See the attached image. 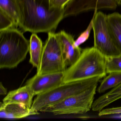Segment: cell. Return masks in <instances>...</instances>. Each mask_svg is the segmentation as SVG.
<instances>
[{
	"instance_id": "6da1fadb",
	"label": "cell",
	"mask_w": 121,
	"mask_h": 121,
	"mask_svg": "<svg viewBox=\"0 0 121 121\" xmlns=\"http://www.w3.org/2000/svg\"><path fill=\"white\" fill-rule=\"evenodd\" d=\"M20 27L33 33L55 30L64 18V8H51L49 0H17Z\"/></svg>"
},
{
	"instance_id": "7a4b0ae2",
	"label": "cell",
	"mask_w": 121,
	"mask_h": 121,
	"mask_svg": "<svg viewBox=\"0 0 121 121\" xmlns=\"http://www.w3.org/2000/svg\"><path fill=\"white\" fill-rule=\"evenodd\" d=\"M106 57L93 47L82 50L77 60L64 72L63 83L88 79L105 77L106 72Z\"/></svg>"
},
{
	"instance_id": "3957f363",
	"label": "cell",
	"mask_w": 121,
	"mask_h": 121,
	"mask_svg": "<svg viewBox=\"0 0 121 121\" xmlns=\"http://www.w3.org/2000/svg\"><path fill=\"white\" fill-rule=\"evenodd\" d=\"M30 41L15 27L0 31V68H14L29 52Z\"/></svg>"
},
{
	"instance_id": "277c9868",
	"label": "cell",
	"mask_w": 121,
	"mask_h": 121,
	"mask_svg": "<svg viewBox=\"0 0 121 121\" xmlns=\"http://www.w3.org/2000/svg\"><path fill=\"white\" fill-rule=\"evenodd\" d=\"M102 77H93L61 85L46 92L37 95L31 107V110L36 115L43 108L58 103L64 99L80 93L98 85Z\"/></svg>"
},
{
	"instance_id": "5b68a950",
	"label": "cell",
	"mask_w": 121,
	"mask_h": 121,
	"mask_svg": "<svg viewBox=\"0 0 121 121\" xmlns=\"http://www.w3.org/2000/svg\"><path fill=\"white\" fill-rule=\"evenodd\" d=\"M98 85L54 104L42 108L39 112L54 115L83 114L92 109Z\"/></svg>"
},
{
	"instance_id": "8992f818",
	"label": "cell",
	"mask_w": 121,
	"mask_h": 121,
	"mask_svg": "<svg viewBox=\"0 0 121 121\" xmlns=\"http://www.w3.org/2000/svg\"><path fill=\"white\" fill-rule=\"evenodd\" d=\"M67 67L59 37L57 33L49 32L43 46L40 66L36 74L41 75L64 72Z\"/></svg>"
},
{
	"instance_id": "52a82bcc",
	"label": "cell",
	"mask_w": 121,
	"mask_h": 121,
	"mask_svg": "<svg viewBox=\"0 0 121 121\" xmlns=\"http://www.w3.org/2000/svg\"><path fill=\"white\" fill-rule=\"evenodd\" d=\"M95 11L93 25L94 47L106 57L121 55L110 34L107 15L102 12Z\"/></svg>"
},
{
	"instance_id": "ba28073f",
	"label": "cell",
	"mask_w": 121,
	"mask_h": 121,
	"mask_svg": "<svg viewBox=\"0 0 121 121\" xmlns=\"http://www.w3.org/2000/svg\"><path fill=\"white\" fill-rule=\"evenodd\" d=\"M117 5L116 0H71L64 8V18L91 10L114 9Z\"/></svg>"
},
{
	"instance_id": "9c48e42d",
	"label": "cell",
	"mask_w": 121,
	"mask_h": 121,
	"mask_svg": "<svg viewBox=\"0 0 121 121\" xmlns=\"http://www.w3.org/2000/svg\"><path fill=\"white\" fill-rule=\"evenodd\" d=\"M64 72L44 75L36 74L27 81L26 85L31 88L35 95L46 92L63 83Z\"/></svg>"
},
{
	"instance_id": "30bf717a",
	"label": "cell",
	"mask_w": 121,
	"mask_h": 121,
	"mask_svg": "<svg viewBox=\"0 0 121 121\" xmlns=\"http://www.w3.org/2000/svg\"><path fill=\"white\" fill-rule=\"evenodd\" d=\"M60 41L65 63L66 66L73 64L80 57L82 49L75 46L73 37L64 31L57 33Z\"/></svg>"
},
{
	"instance_id": "8fae6325",
	"label": "cell",
	"mask_w": 121,
	"mask_h": 121,
	"mask_svg": "<svg viewBox=\"0 0 121 121\" xmlns=\"http://www.w3.org/2000/svg\"><path fill=\"white\" fill-rule=\"evenodd\" d=\"M34 96V94L30 87L26 85L18 89L10 91L3 99V102L19 103L31 109Z\"/></svg>"
},
{
	"instance_id": "7c38bea8",
	"label": "cell",
	"mask_w": 121,
	"mask_h": 121,
	"mask_svg": "<svg viewBox=\"0 0 121 121\" xmlns=\"http://www.w3.org/2000/svg\"><path fill=\"white\" fill-rule=\"evenodd\" d=\"M30 109L19 103H1L0 105V117L4 119H19L30 115H35Z\"/></svg>"
},
{
	"instance_id": "4fadbf2b",
	"label": "cell",
	"mask_w": 121,
	"mask_h": 121,
	"mask_svg": "<svg viewBox=\"0 0 121 121\" xmlns=\"http://www.w3.org/2000/svg\"><path fill=\"white\" fill-rule=\"evenodd\" d=\"M121 98V83L94 101L92 110L93 112H99L113 102Z\"/></svg>"
},
{
	"instance_id": "5bb4252c",
	"label": "cell",
	"mask_w": 121,
	"mask_h": 121,
	"mask_svg": "<svg viewBox=\"0 0 121 121\" xmlns=\"http://www.w3.org/2000/svg\"><path fill=\"white\" fill-rule=\"evenodd\" d=\"M43 46L42 41L36 34L33 33L30 40L29 62L38 70L40 66Z\"/></svg>"
},
{
	"instance_id": "9a60e30c",
	"label": "cell",
	"mask_w": 121,
	"mask_h": 121,
	"mask_svg": "<svg viewBox=\"0 0 121 121\" xmlns=\"http://www.w3.org/2000/svg\"><path fill=\"white\" fill-rule=\"evenodd\" d=\"M109 29L113 40L121 54V14L114 13L107 15Z\"/></svg>"
},
{
	"instance_id": "2e32d148",
	"label": "cell",
	"mask_w": 121,
	"mask_h": 121,
	"mask_svg": "<svg viewBox=\"0 0 121 121\" xmlns=\"http://www.w3.org/2000/svg\"><path fill=\"white\" fill-rule=\"evenodd\" d=\"M0 10L13 20L16 28L19 26V13L17 0H0Z\"/></svg>"
},
{
	"instance_id": "e0dca14e",
	"label": "cell",
	"mask_w": 121,
	"mask_h": 121,
	"mask_svg": "<svg viewBox=\"0 0 121 121\" xmlns=\"http://www.w3.org/2000/svg\"><path fill=\"white\" fill-rule=\"evenodd\" d=\"M102 81L98 89L97 92L101 93L115 87L121 83V72H112L109 73Z\"/></svg>"
},
{
	"instance_id": "ac0fdd59",
	"label": "cell",
	"mask_w": 121,
	"mask_h": 121,
	"mask_svg": "<svg viewBox=\"0 0 121 121\" xmlns=\"http://www.w3.org/2000/svg\"><path fill=\"white\" fill-rule=\"evenodd\" d=\"M107 73L112 72H121V54L117 56L106 57Z\"/></svg>"
},
{
	"instance_id": "d6986e66",
	"label": "cell",
	"mask_w": 121,
	"mask_h": 121,
	"mask_svg": "<svg viewBox=\"0 0 121 121\" xmlns=\"http://www.w3.org/2000/svg\"><path fill=\"white\" fill-rule=\"evenodd\" d=\"M13 27H15L13 20L6 13L0 10V31Z\"/></svg>"
},
{
	"instance_id": "ffe728a7",
	"label": "cell",
	"mask_w": 121,
	"mask_h": 121,
	"mask_svg": "<svg viewBox=\"0 0 121 121\" xmlns=\"http://www.w3.org/2000/svg\"><path fill=\"white\" fill-rule=\"evenodd\" d=\"M93 17L87 29L80 35L78 39L75 41L74 44L76 47H79L80 45L85 42L89 38L91 31L93 29Z\"/></svg>"
},
{
	"instance_id": "44dd1931",
	"label": "cell",
	"mask_w": 121,
	"mask_h": 121,
	"mask_svg": "<svg viewBox=\"0 0 121 121\" xmlns=\"http://www.w3.org/2000/svg\"><path fill=\"white\" fill-rule=\"evenodd\" d=\"M119 114H121V106L117 107L103 109L99 112L98 115L100 117H102L105 115Z\"/></svg>"
},
{
	"instance_id": "7402d4cb",
	"label": "cell",
	"mask_w": 121,
	"mask_h": 121,
	"mask_svg": "<svg viewBox=\"0 0 121 121\" xmlns=\"http://www.w3.org/2000/svg\"><path fill=\"white\" fill-rule=\"evenodd\" d=\"M71 0H49L51 8H63Z\"/></svg>"
},
{
	"instance_id": "603a6c76",
	"label": "cell",
	"mask_w": 121,
	"mask_h": 121,
	"mask_svg": "<svg viewBox=\"0 0 121 121\" xmlns=\"http://www.w3.org/2000/svg\"><path fill=\"white\" fill-rule=\"evenodd\" d=\"M7 90L3 85L2 82L0 83V95H7Z\"/></svg>"
},
{
	"instance_id": "cb8c5ba5",
	"label": "cell",
	"mask_w": 121,
	"mask_h": 121,
	"mask_svg": "<svg viewBox=\"0 0 121 121\" xmlns=\"http://www.w3.org/2000/svg\"><path fill=\"white\" fill-rule=\"evenodd\" d=\"M117 4L121 5V0H116Z\"/></svg>"
}]
</instances>
